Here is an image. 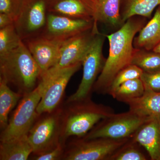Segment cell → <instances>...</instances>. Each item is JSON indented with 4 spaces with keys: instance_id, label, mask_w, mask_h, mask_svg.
<instances>
[{
    "instance_id": "13",
    "label": "cell",
    "mask_w": 160,
    "mask_h": 160,
    "mask_svg": "<svg viewBox=\"0 0 160 160\" xmlns=\"http://www.w3.org/2000/svg\"><path fill=\"white\" fill-rule=\"evenodd\" d=\"M94 21L68 17L48 12L46 27L39 35L45 37L66 40L91 29Z\"/></svg>"
},
{
    "instance_id": "18",
    "label": "cell",
    "mask_w": 160,
    "mask_h": 160,
    "mask_svg": "<svg viewBox=\"0 0 160 160\" xmlns=\"http://www.w3.org/2000/svg\"><path fill=\"white\" fill-rule=\"evenodd\" d=\"M160 42V6L153 17L145 24L134 38L133 45L137 49L152 50Z\"/></svg>"
},
{
    "instance_id": "30",
    "label": "cell",
    "mask_w": 160,
    "mask_h": 160,
    "mask_svg": "<svg viewBox=\"0 0 160 160\" xmlns=\"http://www.w3.org/2000/svg\"><path fill=\"white\" fill-rule=\"evenodd\" d=\"M14 24V21L11 17L5 13H0V29Z\"/></svg>"
},
{
    "instance_id": "14",
    "label": "cell",
    "mask_w": 160,
    "mask_h": 160,
    "mask_svg": "<svg viewBox=\"0 0 160 160\" xmlns=\"http://www.w3.org/2000/svg\"><path fill=\"white\" fill-rule=\"evenodd\" d=\"M152 160H160V114L147 118L131 137Z\"/></svg>"
},
{
    "instance_id": "1",
    "label": "cell",
    "mask_w": 160,
    "mask_h": 160,
    "mask_svg": "<svg viewBox=\"0 0 160 160\" xmlns=\"http://www.w3.org/2000/svg\"><path fill=\"white\" fill-rule=\"evenodd\" d=\"M133 17L123 23L115 32L106 36L109 42V53L105 66L95 83L93 92L108 94L117 75L131 65L135 49V36L145 25V19Z\"/></svg>"
},
{
    "instance_id": "29",
    "label": "cell",
    "mask_w": 160,
    "mask_h": 160,
    "mask_svg": "<svg viewBox=\"0 0 160 160\" xmlns=\"http://www.w3.org/2000/svg\"><path fill=\"white\" fill-rule=\"evenodd\" d=\"M140 78L144 86L153 91L160 92V71L154 72H143Z\"/></svg>"
},
{
    "instance_id": "24",
    "label": "cell",
    "mask_w": 160,
    "mask_h": 160,
    "mask_svg": "<svg viewBox=\"0 0 160 160\" xmlns=\"http://www.w3.org/2000/svg\"><path fill=\"white\" fill-rule=\"evenodd\" d=\"M142 147L131 138L117 150L109 160H146L147 156L141 149Z\"/></svg>"
},
{
    "instance_id": "9",
    "label": "cell",
    "mask_w": 160,
    "mask_h": 160,
    "mask_svg": "<svg viewBox=\"0 0 160 160\" xmlns=\"http://www.w3.org/2000/svg\"><path fill=\"white\" fill-rule=\"evenodd\" d=\"M147 118L143 117L129 110L115 112L100 121L84 138H107L123 139L131 138Z\"/></svg>"
},
{
    "instance_id": "7",
    "label": "cell",
    "mask_w": 160,
    "mask_h": 160,
    "mask_svg": "<svg viewBox=\"0 0 160 160\" xmlns=\"http://www.w3.org/2000/svg\"><path fill=\"white\" fill-rule=\"evenodd\" d=\"M129 138H75L66 144L64 160H109Z\"/></svg>"
},
{
    "instance_id": "26",
    "label": "cell",
    "mask_w": 160,
    "mask_h": 160,
    "mask_svg": "<svg viewBox=\"0 0 160 160\" xmlns=\"http://www.w3.org/2000/svg\"><path fill=\"white\" fill-rule=\"evenodd\" d=\"M143 71L135 65H131L127 66L119 72L112 83L108 94H110L122 83L129 80L140 78Z\"/></svg>"
},
{
    "instance_id": "15",
    "label": "cell",
    "mask_w": 160,
    "mask_h": 160,
    "mask_svg": "<svg viewBox=\"0 0 160 160\" xmlns=\"http://www.w3.org/2000/svg\"><path fill=\"white\" fill-rule=\"evenodd\" d=\"M48 12L68 17L93 21L92 0H49Z\"/></svg>"
},
{
    "instance_id": "5",
    "label": "cell",
    "mask_w": 160,
    "mask_h": 160,
    "mask_svg": "<svg viewBox=\"0 0 160 160\" xmlns=\"http://www.w3.org/2000/svg\"><path fill=\"white\" fill-rule=\"evenodd\" d=\"M62 106L40 115L29 130L27 137L33 150L32 155L49 151L62 143Z\"/></svg>"
},
{
    "instance_id": "12",
    "label": "cell",
    "mask_w": 160,
    "mask_h": 160,
    "mask_svg": "<svg viewBox=\"0 0 160 160\" xmlns=\"http://www.w3.org/2000/svg\"><path fill=\"white\" fill-rule=\"evenodd\" d=\"M98 32L97 25H95L88 31L66 40L62 47L57 64L46 72H53L78 63H82L83 58L92 39Z\"/></svg>"
},
{
    "instance_id": "20",
    "label": "cell",
    "mask_w": 160,
    "mask_h": 160,
    "mask_svg": "<svg viewBox=\"0 0 160 160\" xmlns=\"http://www.w3.org/2000/svg\"><path fill=\"white\" fill-rule=\"evenodd\" d=\"M160 0H122L121 15L123 23L130 18L140 16L149 18Z\"/></svg>"
},
{
    "instance_id": "27",
    "label": "cell",
    "mask_w": 160,
    "mask_h": 160,
    "mask_svg": "<svg viewBox=\"0 0 160 160\" xmlns=\"http://www.w3.org/2000/svg\"><path fill=\"white\" fill-rule=\"evenodd\" d=\"M23 0H0V13L9 15L15 22L19 14Z\"/></svg>"
},
{
    "instance_id": "2",
    "label": "cell",
    "mask_w": 160,
    "mask_h": 160,
    "mask_svg": "<svg viewBox=\"0 0 160 160\" xmlns=\"http://www.w3.org/2000/svg\"><path fill=\"white\" fill-rule=\"evenodd\" d=\"M114 111L110 106L94 102L91 98L66 102L62 106L61 143L70 137L82 138L100 121Z\"/></svg>"
},
{
    "instance_id": "31",
    "label": "cell",
    "mask_w": 160,
    "mask_h": 160,
    "mask_svg": "<svg viewBox=\"0 0 160 160\" xmlns=\"http://www.w3.org/2000/svg\"><path fill=\"white\" fill-rule=\"evenodd\" d=\"M153 51L160 53V42L153 49Z\"/></svg>"
},
{
    "instance_id": "25",
    "label": "cell",
    "mask_w": 160,
    "mask_h": 160,
    "mask_svg": "<svg viewBox=\"0 0 160 160\" xmlns=\"http://www.w3.org/2000/svg\"><path fill=\"white\" fill-rule=\"evenodd\" d=\"M22 42L14 24L0 29V56L16 49Z\"/></svg>"
},
{
    "instance_id": "19",
    "label": "cell",
    "mask_w": 160,
    "mask_h": 160,
    "mask_svg": "<svg viewBox=\"0 0 160 160\" xmlns=\"http://www.w3.org/2000/svg\"><path fill=\"white\" fill-rule=\"evenodd\" d=\"M32 152L27 135L1 142V160H28Z\"/></svg>"
},
{
    "instance_id": "23",
    "label": "cell",
    "mask_w": 160,
    "mask_h": 160,
    "mask_svg": "<svg viewBox=\"0 0 160 160\" xmlns=\"http://www.w3.org/2000/svg\"><path fill=\"white\" fill-rule=\"evenodd\" d=\"M144 91L142 81L141 78H136L122 83L109 95L119 102L126 104L130 100L139 97Z\"/></svg>"
},
{
    "instance_id": "28",
    "label": "cell",
    "mask_w": 160,
    "mask_h": 160,
    "mask_svg": "<svg viewBox=\"0 0 160 160\" xmlns=\"http://www.w3.org/2000/svg\"><path fill=\"white\" fill-rule=\"evenodd\" d=\"M66 145L61 143L55 148L41 154L32 155V159L35 160H62Z\"/></svg>"
},
{
    "instance_id": "16",
    "label": "cell",
    "mask_w": 160,
    "mask_h": 160,
    "mask_svg": "<svg viewBox=\"0 0 160 160\" xmlns=\"http://www.w3.org/2000/svg\"><path fill=\"white\" fill-rule=\"evenodd\" d=\"M93 5V19L98 22L114 27L123 24L121 15L122 0H92Z\"/></svg>"
},
{
    "instance_id": "22",
    "label": "cell",
    "mask_w": 160,
    "mask_h": 160,
    "mask_svg": "<svg viewBox=\"0 0 160 160\" xmlns=\"http://www.w3.org/2000/svg\"><path fill=\"white\" fill-rule=\"evenodd\" d=\"M131 64L138 67L143 72L160 71V53L153 50L135 48Z\"/></svg>"
},
{
    "instance_id": "4",
    "label": "cell",
    "mask_w": 160,
    "mask_h": 160,
    "mask_svg": "<svg viewBox=\"0 0 160 160\" xmlns=\"http://www.w3.org/2000/svg\"><path fill=\"white\" fill-rule=\"evenodd\" d=\"M42 89L38 85L34 90L24 95L9 118L7 126L2 129L0 141H6L28 134L39 116L38 105Z\"/></svg>"
},
{
    "instance_id": "3",
    "label": "cell",
    "mask_w": 160,
    "mask_h": 160,
    "mask_svg": "<svg viewBox=\"0 0 160 160\" xmlns=\"http://www.w3.org/2000/svg\"><path fill=\"white\" fill-rule=\"evenodd\" d=\"M42 72L23 41L16 49L0 56V79L24 95L35 89Z\"/></svg>"
},
{
    "instance_id": "6",
    "label": "cell",
    "mask_w": 160,
    "mask_h": 160,
    "mask_svg": "<svg viewBox=\"0 0 160 160\" xmlns=\"http://www.w3.org/2000/svg\"><path fill=\"white\" fill-rule=\"evenodd\" d=\"M82 63L41 76L38 85L42 89V96L38 105L37 112L41 115L51 112L62 106L65 90L72 77L80 69Z\"/></svg>"
},
{
    "instance_id": "11",
    "label": "cell",
    "mask_w": 160,
    "mask_h": 160,
    "mask_svg": "<svg viewBox=\"0 0 160 160\" xmlns=\"http://www.w3.org/2000/svg\"><path fill=\"white\" fill-rule=\"evenodd\" d=\"M66 40L38 35L23 41L39 67L41 76L57 64Z\"/></svg>"
},
{
    "instance_id": "8",
    "label": "cell",
    "mask_w": 160,
    "mask_h": 160,
    "mask_svg": "<svg viewBox=\"0 0 160 160\" xmlns=\"http://www.w3.org/2000/svg\"><path fill=\"white\" fill-rule=\"evenodd\" d=\"M105 37L97 33L92 39L82 61L83 75L78 88L66 100V102L91 98L95 83L105 66L106 59L103 54Z\"/></svg>"
},
{
    "instance_id": "17",
    "label": "cell",
    "mask_w": 160,
    "mask_h": 160,
    "mask_svg": "<svg viewBox=\"0 0 160 160\" xmlns=\"http://www.w3.org/2000/svg\"><path fill=\"white\" fill-rule=\"evenodd\" d=\"M144 86L145 91L142 96L126 103L129 110L145 118L160 114V92Z\"/></svg>"
},
{
    "instance_id": "10",
    "label": "cell",
    "mask_w": 160,
    "mask_h": 160,
    "mask_svg": "<svg viewBox=\"0 0 160 160\" xmlns=\"http://www.w3.org/2000/svg\"><path fill=\"white\" fill-rule=\"evenodd\" d=\"M49 0H23L18 16L14 22L22 41L39 35L47 22Z\"/></svg>"
},
{
    "instance_id": "21",
    "label": "cell",
    "mask_w": 160,
    "mask_h": 160,
    "mask_svg": "<svg viewBox=\"0 0 160 160\" xmlns=\"http://www.w3.org/2000/svg\"><path fill=\"white\" fill-rule=\"evenodd\" d=\"M23 96L20 92L12 91L6 82L0 79V127L2 130L7 126L9 114Z\"/></svg>"
}]
</instances>
